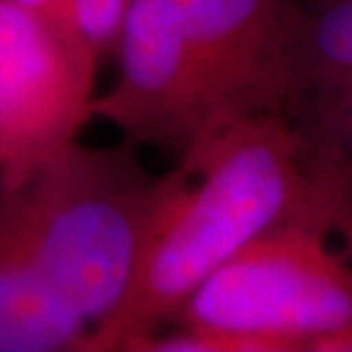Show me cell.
Returning <instances> with one entry per match:
<instances>
[{
	"mask_svg": "<svg viewBox=\"0 0 352 352\" xmlns=\"http://www.w3.org/2000/svg\"><path fill=\"white\" fill-rule=\"evenodd\" d=\"M346 179L286 115L238 117L204 133L153 181L131 286L91 329L87 350L133 352L250 241L291 217L346 210Z\"/></svg>",
	"mask_w": 352,
	"mask_h": 352,
	"instance_id": "6da1fadb",
	"label": "cell"
},
{
	"mask_svg": "<svg viewBox=\"0 0 352 352\" xmlns=\"http://www.w3.org/2000/svg\"><path fill=\"white\" fill-rule=\"evenodd\" d=\"M153 181L122 151L67 146L0 210L58 295L91 329L122 305L135 272Z\"/></svg>",
	"mask_w": 352,
	"mask_h": 352,
	"instance_id": "7a4b0ae2",
	"label": "cell"
},
{
	"mask_svg": "<svg viewBox=\"0 0 352 352\" xmlns=\"http://www.w3.org/2000/svg\"><path fill=\"white\" fill-rule=\"evenodd\" d=\"M343 217L318 210L263 231L201 281L174 322L258 336L281 352L352 327V258L329 245Z\"/></svg>",
	"mask_w": 352,
	"mask_h": 352,
	"instance_id": "3957f363",
	"label": "cell"
},
{
	"mask_svg": "<svg viewBox=\"0 0 352 352\" xmlns=\"http://www.w3.org/2000/svg\"><path fill=\"white\" fill-rule=\"evenodd\" d=\"M204 133L250 115H284L298 94L295 0H172Z\"/></svg>",
	"mask_w": 352,
	"mask_h": 352,
	"instance_id": "277c9868",
	"label": "cell"
},
{
	"mask_svg": "<svg viewBox=\"0 0 352 352\" xmlns=\"http://www.w3.org/2000/svg\"><path fill=\"white\" fill-rule=\"evenodd\" d=\"M96 72L58 28L0 0V188L23 186L78 140Z\"/></svg>",
	"mask_w": 352,
	"mask_h": 352,
	"instance_id": "5b68a950",
	"label": "cell"
},
{
	"mask_svg": "<svg viewBox=\"0 0 352 352\" xmlns=\"http://www.w3.org/2000/svg\"><path fill=\"white\" fill-rule=\"evenodd\" d=\"M115 51L117 80L96 94L94 117L129 142L186 151L204 135V117L172 0H133Z\"/></svg>",
	"mask_w": 352,
	"mask_h": 352,
	"instance_id": "8992f818",
	"label": "cell"
},
{
	"mask_svg": "<svg viewBox=\"0 0 352 352\" xmlns=\"http://www.w3.org/2000/svg\"><path fill=\"white\" fill-rule=\"evenodd\" d=\"M89 334L0 210V352L87 350Z\"/></svg>",
	"mask_w": 352,
	"mask_h": 352,
	"instance_id": "52a82bcc",
	"label": "cell"
},
{
	"mask_svg": "<svg viewBox=\"0 0 352 352\" xmlns=\"http://www.w3.org/2000/svg\"><path fill=\"white\" fill-rule=\"evenodd\" d=\"M298 94L352 80V0H322L311 12L300 10L298 28Z\"/></svg>",
	"mask_w": 352,
	"mask_h": 352,
	"instance_id": "ba28073f",
	"label": "cell"
},
{
	"mask_svg": "<svg viewBox=\"0 0 352 352\" xmlns=\"http://www.w3.org/2000/svg\"><path fill=\"white\" fill-rule=\"evenodd\" d=\"M295 126L322 165L352 179V80L307 94Z\"/></svg>",
	"mask_w": 352,
	"mask_h": 352,
	"instance_id": "9c48e42d",
	"label": "cell"
},
{
	"mask_svg": "<svg viewBox=\"0 0 352 352\" xmlns=\"http://www.w3.org/2000/svg\"><path fill=\"white\" fill-rule=\"evenodd\" d=\"M133 0H67L62 34L94 69L115 51Z\"/></svg>",
	"mask_w": 352,
	"mask_h": 352,
	"instance_id": "30bf717a",
	"label": "cell"
},
{
	"mask_svg": "<svg viewBox=\"0 0 352 352\" xmlns=\"http://www.w3.org/2000/svg\"><path fill=\"white\" fill-rule=\"evenodd\" d=\"M19 10H23L32 16H37L62 32V19H65V3L67 0H3Z\"/></svg>",
	"mask_w": 352,
	"mask_h": 352,
	"instance_id": "8fae6325",
	"label": "cell"
},
{
	"mask_svg": "<svg viewBox=\"0 0 352 352\" xmlns=\"http://www.w3.org/2000/svg\"><path fill=\"white\" fill-rule=\"evenodd\" d=\"M307 352H352V327L316 336L309 341Z\"/></svg>",
	"mask_w": 352,
	"mask_h": 352,
	"instance_id": "7c38bea8",
	"label": "cell"
},
{
	"mask_svg": "<svg viewBox=\"0 0 352 352\" xmlns=\"http://www.w3.org/2000/svg\"><path fill=\"white\" fill-rule=\"evenodd\" d=\"M348 181V206H346V217H343V234L350 241V252H352V179Z\"/></svg>",
	"mask_w": 352,
	"mask_h": 352,
	"instance_id": "4fadbf2b",
	"label": "cell"
}]
</instances>
